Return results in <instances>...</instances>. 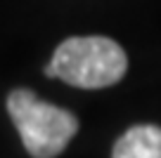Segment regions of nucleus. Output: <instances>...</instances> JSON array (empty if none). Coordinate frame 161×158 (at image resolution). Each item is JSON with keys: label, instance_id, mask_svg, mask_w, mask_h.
I'll list each match as a JSON object with an SVG mask.
<instances>
[{"label": "nucleus", "instance_id": "3", "mask_svg": "<svg viewBox=\"0 0 161 158\" xmlns=\"http://www.w3.org/2000/svg\"><path fill=\"white\" fill-rule=\"evenodd\" d=\"M111 158H161V128L135 125L114 144Z\"/></svg>", "mask_w": 161, "mask_h": 158}, {"label": "nucleus", "instance_id": "2", "mask_svg": "<svg viewBox=\"0 0 161 158\" xmlns=\"http://www.w3.org/2000/svg\"><path fill=\"white\" fill-rule=\"evenodd\" d=\"M7 111L33 158H55L78 132V120L74 113L55 104L43 102L31 90H12L7 97Z\"/></svg>", "mask_w": 161, "mask_h": 158}, {"label": "nucleus", "instance_id": "1", "mask_svg": "<svg viewBox=\"0 0 161 158\" xmlns=\"http://www.w3.org/2000/svg\"><path fill=\"white\" fill-rule=\"evenodd\" d=\"M128 69L126 52L116 40L102 35L69 38L55 50L45 76L59 78L80 90H102L116 85Z\"/></svg>", "mask_w": 161, "mask_h": 158}]
</instances>
